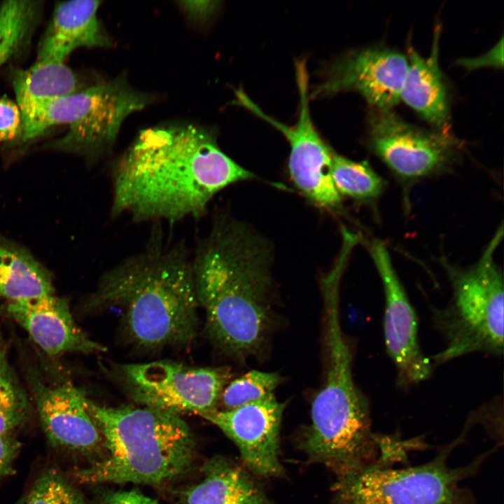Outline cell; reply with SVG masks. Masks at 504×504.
Segmentation results:
<instances>
[{"label":"cell","instance_id":"4316f807","mask_svg":"<svg viewBox=\"0 0 504 504\" xmlns=\"http://www.w3.org/2000/svg\"><path fill=\"white\" fill-rule=\"evenodd\" d=\"M22 131V115L18 105L6 97L0 98V142L20 138Z\"/></svg>","mask_w":504,"mask_h":504},{"label":"cell","instance_id":"9c48e42d","mask_svg":"<svg viewBox=\"0 0 504 504\" xmlns=\"http://www.w3.org/2000/svg\"><path fill=\"white\" fill-rule=\"evenodd\" d=\"M118 379L141 406L179 415L217 409L231 375L220 368H195L171 361L118 365Z\"/></svg>","mask_w":504,"mask_h":504},{"label":"cell","instance_id":"f1b7e54d","mask_svg":"<svg viewBox=\"0 0 504 504\" xmlns=\"http://www.w3.org/2000/svg\"><path fill=\"white\" fill-rule=\"evenodd\" d=\"M93 504H159L135 490L108 491L99 495Z\"/></svg>","mask_w":504,"mask_h":504},{"label":"cell","instance_id":"484cf974","mask_svg":"<svg viewBox=\"0 0 504 504\" xmlns=\"http://www.w3.org/2000/svg\"><path fill=\"white\" fill-rule=\"evenodd\" d=\"M280 382L276 373L251 370L225 386L219 403L231 410L262 399L273 394Z\"/></svg>","mask_w":504,"mask_h":504},{"label":"cell","instance_id":"8992f818","mask_svg":"<svg viewBox=\"0 0 504 504\" xmlns=\"http://www.w3.org/2000/svg\"><path fill=\"white\" fill-rule=\"evenodd\" d=\"M468 431L464 428L434 458L415 466L394 468L407 449L402 444L392 447L373 463L337 479L331 504H476L462 482L479 470L493 449L467 465L448 464L451 453L465 441Z\"/></svg>","mask_w":504,"mask_h":504},{"label":"cell","instance_id":"ffe728a7","mask_svg":"<svg viewBox=\"0 0 504 504\" xmlns=\"http://www.w3.org/2000/svg\"><path fill=\"white\" fill-rule=\"evenodd\" d=\"M52 295L50 273L25 248L0 235V298L13 302Z\"/></svg>","mask_w":504,"mask_h":504},{"label":"cell","instance_id":"ba28073f","mask_svg":"<svg viewBox=\"0 0 504 504\" xmlns=\"http://www.w3.org/2000/svg\"><path fill=\"white\" fill-rule=\"evenodd\" d=\"M503 237L497 231L478 262L468 269L447 266L452 289L449 304L432 308L444 347L433 356L435 365L473 353H503V277L493 254Z\"/></svg>","mask_w":504,"mask_h":504},{"label":"cell","instance_id":"7a4b0ae2","mask_svg":"<svg viewBox=\"0 0 504 504\" xmlns=\"http://www.w3.org/2000/svg\"><path fill=\"white\" fill-rule=\"evenodd\" d=\"M272 253L268 242L227 215L198 241L192 265L206 330L219 347L244 358L262 347L271 323Z\"/></svg>","mask_w":504,"mask_h":504},{"label":"cell","instance_id":"f546056e","mask_svg":"<svg viewBox=\"0 0 504 504\" xmlns=\"http://www.w3.org/2000/svg\"><path fill=\"white\" fill-rule=\"evenodd\" d=\"M458 64L469 70L482 66H503V39L499 41L491 50L479 56L474 58L462 59Z\"/></svg>","mask_w":504,"mask_h":504},{"label":"cell","instance_id":"ac0fdd59","mask_svg":"<svg viewBox=\"0 0 504 504\" xmlns=\"http://www.w3.org/2000/svg\"><path fill=\"white\" fill-rule=\"evenodd\" d=\"M100 4L76 0L57 5L40 43L37 60L64 62L78 48L111 46L97 17Z\"/></svg>","mask_w":504,"mask_h":504},{"label":"cell","instance_id":"30bf717a","mask_svg":"<svg viewBox=\"0 0 504 504\" xmlns=\"http://www.w3.org/2000/svg\"><path fill=\"white\" fill-rule=\"evenodd\" d=\"M295 70L300 105L298 118L293 125H285L268 116L244 93L239 95L237 102L277 128L287 139L289 174L302 194L315 206L334 210L340 207L342 200L330 175L333 150L321 138L311 117L305 60H298Z\"/></svg>","mask_w":504,"mask_h":504},{"label":"cell","instance_id":"4dcf8cb0","mask_svg":"<svg viewBox=\"0 0 504 504\" xmlns=\"http://www.w3.org/2000/svg\"><path fill=\"white\" fill-rule=\"evenodd\" d=\"M214 1H183V9L195 20H202L212 13L216 6Z\"/></svg>","mask_w":504,"mask_h":504},{"label":"cell","instance_id":"603a6c76","mask_svg":"<svg viewBox=\"0 0 504 504\" xmlns=\"http://www.w3.org/2000/svg\"><path fill=\"white\" fill-rule=\"evenodd\" d=\"M8 348L0 332V434L12 433L27 424L31 405L8 358Z\"/></svg>","mask_w":504,"mask_h":504},{"label":"cell","instance_id":"2e32d148","mask_svg":"<svg viewBox=\"0 0 504 504\" xmlns=\"http://www.w3.org/2000/svg\"><path fill=\"white\" fill-rule=\"evenodd\" d=\"M6 313L20 325L47 354L105 351L75 323L65 298L55 295L8 302Z\"/></svg>","mask_w":504,"mask_h":504},{"label":"cell","instance_id":"e0dca14e","mask_svg":"<svg viewBox=\"0 0 504 504\" xmlns=\"http://www.w3.org/2000/svg\"><path fill=\"white\" fill-rule=\"evenodd\" d=\"M440 35V27L437 26L428 56L420 55L412 46L408 47V67L400 100L433 130L449 134L451 117L447 89L439 64Z\"/></svg>","mask_w":504,"mask_h":504},{"label":"cell","instance_id":"7402d4cb","mask_svg":"<svg viewBox=\"0 0 504 504\" xmlns=\"http://www.w3.org/2000/svg\"><path fill=\"white\" fill-rule=\"evenodd\" d=\"M41 9L38 1L11 0L0 5V66L27 45Z\"/></svg>","mask_w":504,"mask_h":504},{"label":"cell","instance_id":"52a82bcc","mask_svg":"<svg viewBox=\"0 0 504 504\" xmlns=\"http://www.w3.org/2000/svg\"><path fill=\"white\" fill-rule=\"evenodd\" d=\"M152 102L122 78L100 83L22 111L20 138L27 141L66 126L65 135L48 147L80 155L92 165L111 150L124 120Z\"/></svg>","mask_w":504,"mask_h":504},{"label":"cell","instance_id":"3957f363","mask_svg":"<svg viewBox=\"0 0 504 504\" xmlns=\"http://www.w3.org/2000/svg\"><path fill=\"white\" fill-rule=\"evenodd\" d=\"M154 223L146 246L101 275L85 308H117L130 341L155 349L190 343L199 305L192 256L183 241L171 245Z\"/></svg>","mask_w":504,"mask_h":504},{"label":"cell","instance_id":"7c38bea8","mask_svg":"<svg viewBox=\"0 0 504 504\" xmlns=\"http://www.w3.org/2000/svg\"><path fill=\"white\" fill-rule=\"evenodd\" d=\"M369 251L380 276L384 293V338L386 352L402 390L427 380L433 366L421 351L416 314L393 267L386 246L379 240Z\"/></svg>","mask_w":504,"mask_h":504},{"label":"cell","instance_id":"9a60e30c","mask_svg":"<svg viewBox=\"0 0 504 504\" xmlns=\"http://www.w3.org/2000/svg\"><path fill=\"white\" fill-rule=\"evenodd\" d=\"M29 380L50 444L83 456L96 454L103 447V441L87 409L84 392L68 382L48 385L34 376Z\"/></svg>","mask_w":504,"mask_h":504},{"label":"cell","instance_id":"83f0119b","mask_svg":"<svg viewBox=\"0 0 504 504\" xmlns=\"http://www.w3.org/2000/svg\"><path fill=\"white\" fill-rule=\"evenodd\" d=\"M22 443L12 433L0 434V481L15 472V461Z\"/></svg>","mask_w":504,"mask_h":504},{"label":"cell","instance_id":"6da1fadb","mask_svg":"<svg viewBox=\"0 0 504 504\" xmlns=\"http://www.w3.org/2000/svg\"><path fill=\"white\" fill-rule=\"evenodd\" d=\"M254 178L206 129L192 125L146 129L111 168L110 214L136 223L197 220L219 191Z\"/></svg>","mask_w":504,"mask_h":504},{"label":"cell","instance_id":"5b68a950","mask_svg":"<svg viewBox=\"0 0 504 504\" xmlns=\"http://www.w3.org/2000/svg\"><path fill=\"white\" fill-rule=\"evenodd\" d=\"M339 286L335 279L322 282L326 374L312 404L311 424L300 442L311 460L330 468L356 464L376 445L369 401L354 380L352 352L340 324Z\"/></svg>","mask_w":504,"mask_h":504},{"label":"cell","instance_id":"d6986e66","mask_svg":"<svg viewBox=\"0 0 504 504\" xmlns=\"http://www.w3.org/2000/svg\"><path fill=\"white\" fill-rule=\"evenodd\" d=\"M204 477L186 493V504H273L241 467L219 457L204 465Z\"/></svg>","mask_w":504,"mask_h":504},{"label":"cell","instance_id":"4fadbf2b","mask_svg":"<svg viewBox=\"0 0 504 504\" xmlns=\"http://www.w3.org/2000/svg\"><path fill=\"white\" fill-rule=\"evenodd\" d=\"M407 67V57L387 47L354 50L330 66L309 98L351 90L362 95L371 108L392 110L400 101Z\"/></svg>","mask_w":504,"mask_h":504},{"label":"cell","instance_id":"8fae6325","mask_svg":"<svg viewBox=\"0 0 504 504\" xmlns=\"http://www.w3.org/2000/svg\"><path fill=\"white\" fill-rule=\"evenodd\" d=\"M370 149L397 176L416 180L438 172L458 156L451 134L418 127L392 110L371 108L367 125Z\"/></svg>","mask_w":504,"mask_h":504},{"label":"cell","instance_id":"277c9868","mask_svg":"<svg viewBox=\"0 0 504 504\" xmlns=\"http://www.w3.org/2000/svg\"><path fill=\"white\" fill-rule=\"evenodd\" d=\"M107 454L90 466L76 469L83 484H158L190 468L195 441L179 415L147 407H108L87 399Z\"/></svg>","mask_w":504,"mask_h":504},{"label":"cell","instance_id":"cb8c5ba5","mask_svg":"<svg viewBox=\"0 0 504 504\" xmlns=\"http://www.w3.org/2000/svg\"><path fill=\"white\" fill-rule=\"evenodd\" d=\"M330 175L340 196L369 201L377 198L384 190V182L365 162H357L333 150Z\"/></svg>","mask_w":504,"mask_h":504},{"label":"cell","instance_id":"d4e9b609","mask_svg":"<svg viewBox=\"0 0 504 504\" xmlns=\"http://www.w3.org/2000/svg\"><path fill=\"white\" fill-rule=\"evenodd\" d=\"M14 504H86L81 493L58 469L42 471Z\"/></svg>","mask_w":504,"mask_h":504},{"label":"cell","instance_id":"5bb4252c","mask_svg":"<svg viewBox=\"0 0 504 504\" xmlns=\"http://www.w3.org/2000/svg\"><path fill=\"white\" fill-rule=\"evenodd\" d=\"M284 407L273 393L231 410L215 409L200 416L234 442L242 461L252 472L269 477L284 472L279 451Z\"/></svg>","mask_w":504,"mask_h":504},{"label":"cell","instance_id":"44dd1931","mask_svg":"<svg viewBox=\"0 0 504 504\" xmlns=\"http://www.w3.org/2000/svg\"><path fill=\"white\" fill-rule=\"evenodd\" d=\"M13 87L20 112L80 90L76 75L64 62L38 60L13 74Z\"/></svg>","mask_w":504,"mask_h":504}]
</instances>
